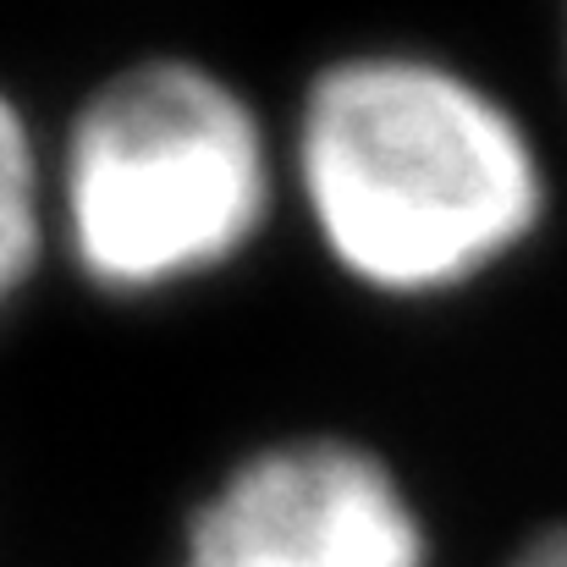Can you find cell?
Returning a JSON list of instances; mask_svg holds the SVG:
<instances>
[{"instance_id":"cell-1","label":"cell","mask_w":567,"mask_h":567,"mask_svg":"<svg viewBox=\"0 0 567 567\" xmlns=\"http://www.w3.org/2000/svg\"><path fill=\"white\" fill-rule=\"evenodd\" d=\"M298 172L326 248L380 292L474 281L546 215L529 127L457 66L402 50L309 83Z\"/></svg>"},{"instance_id":"cell-3","label":"cell","mask_w":567,"mask_h":567,"mask_svg":"<svg viewBox=\"0 0 567 567\" xmlns=\"http://www.w3.org/2000/svg\"><path fill=\"white\" fill-rule=\"evenodd\" d=\"M183 567H424V524L370 446L309 435L243 457L215 485Z\"/></svg>"},{"instance_id":"cell-5","label":"cell","mask_w":567,"mask_h":567,"mask_svg":"<svg viewBox=\"0 0 567 567\" xmlns=\"http://www.w3.org/2000/svg\"><path fill=\"white\" fill-rule=\"evenodd\" d=\"M513 567H567V529H546L540 540H529Z\"/></svg>"},{"instance_id":"cell-2","label":"cell","mask_w":567,"mask_h":567,"mask_svg":"<svg viewBox=\"0 0 567 567\" xmlns=\"http://www.w3.org/2000/svg\"><path fill=\"white\" fill-rule=\"evenodd\" d=\"M270 204L248 100L198 61L155 55L78 111L61 166L66 237L105 287L144 292L237 254Z\"/></svg>"},{"instance_id":"cell-4","label":"cell","mask_w":567,"mask_h":567,"mask_svg":"<svg viewBox=\"0 0 567 567\" xmlns=\"http://www.w3.org/2000/svg\"><path fill=\"white\" fill-rule=\"evenodd\" d=\"M39 254V155L22 111L0 94V303Z\"/></svg>"}]
</instances>
